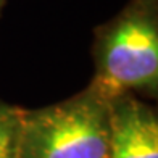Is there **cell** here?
<instances>
[{
  "label": "cell",
  "instance_id": "5b68a950",
  "mask_svg": "<svg viewBox=\"0 0 158 158\" xmlns=\"http://www.w3.org/2000/svg\"><path fill=\"white\" fill-rule=\"evenodd\" d=\"M5 2H6V0H0V13H2L3 6H5Z\"/></svg>",
  "mask_w": 158,
  "mask_h": 158
},
{
  "label": "cell",
  "instance_id": "3957f363",
  "mask_svg": "<svg viewBox=\"0 0 158 158\" xmlns=\"http://www.w3.org/2000/svg\"><path fill=\"white\" fill-rule=\"evenodd\" d=\"M110 158H158V113L134 94L110 100Z\"/></svg>",
  "mask_w": 158,
  "mask_h": 158
},
{
  "label": "cell",
  "instance_id": "7a4b0ae2",
  "mask_svg": "<svg viewBox=\"0 0 158 158\" xmlns=\"http://www.w3.org/2000/svg\"><path fill=\"white\" fill-rule=\"evenodd\" d=\"M18 158H110V98L87 84L63 102L24 108Z\"/></svg>",
  "mask_w": 158,
  "mask_h": 158
},
{
  "label": "cell",
  "instance_id": "277c9868",
  "mask_svg": "<svg viewBox=\"0 0 158 158\" xmlns=\"http://www.w3.org/2000/svg\"><path fill=\"white\" fill-rule=\"evenodd\" d=\"M23 110L0 100V158H18Z\"/></svg>",
  "mask_w": 158,
  "mask_h": 158
},
{
  "label": "cell",
  "instance_id": "6da1fadb",
  "mask_svg": "<svg viewBox=\"0 0 158 158\" xmlns=\"http://www.w3.org/2000/svg\"><path fill=\"white\" fill-rule=\"evenodd\" d=\"M94 76L110 100L119 94L158 95V0H129L94 29Z\"/></svg>",
  "mask_w": 158,
  "mask_h": 158
}]
</instances>
